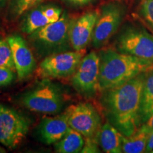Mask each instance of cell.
Here are the masks:
<instances>
[{
  "mask_svg": "<svg viewBox=\"0 0 153 153\" xmlns=\"http://www.w3.org/2000/svg\"><path fill=\"white\" fill-rule=\"evenodd\" d=\"M146 72L123 85L102 91L101 104L109 123L126 136L141 126V97Z\"/></svg>",
  "mask_w": 153,
  "mask_h": 153,
  "instance_id": "cell-1",
  "label": "cell"
},
{
  "mask_svg": "<svg viewBox=\"0 0 153 153\" xmlns=\"http://www.w3.org/2000/svg\"><path fill=\"white\" fill-rule=\"evenodd\" d=\"M99 56V87L101 91L123 85L153 68V61L112 49L103 50Z\"/></svg>",
  "mask_w": 153,
  "mask_h": 153,
  "instance_id": "cell-2",
  "label": "cell"
},
{
  "mask_svg": "<svg viewBox=\"0 0 153 153\" xmlns=\"http://www.w3.org/2000/svg\"><path fill=\"white\" fill-rule=\"evenodd\" d=\"M72 20L65 12L56 22L48 24L28 35V40L36 53L45 57L72 48L70 28Z\"/></svg>",
  "mask_w": 153,
  "mask_h": 153,
  "instance_id": "cell-3",
  "label": "cell"
},
{
  "mask_svg": "<svg viewBox=\"0 0 153 153\" xmlns=\"http://www.w3.org/2000/svg\"><path fill=\"white\" fill-rule=\"evenodd\" d=\"M21 101L32 111L53 114L62 110L65 98L60 86L45 79L24 94Z\"/></svg>",
  "mask_w": 153,
  "mask_h": 153,
  "instance_id": "cell-4",
  "label": "cell"
},
{
  "mask_svg": "<svg viewBox=\"0 0 153 153\" xmlns=\"http://www.w3.org/2000/svg\"><path fill=\"white\" fill-rule=\"evenodd\" d=\"M27 118L16 110L0 104V143L9 149L18 147L29 131Z\"/></svg>",
  "mask_w": 153,
  "mask_h": 153,
  "instance_id": "cell-5",
  "label": "cell"
},
{
  "mask_svg": "<svg viewBox=\"0 0 153 153\" xmlns=\"http://www.w3.org/2000/svg\"><path fill=\"white\" fill-rule=\"evenodd\" d=\"M125 15V7L117 2H111L101 8L94 29L91 43L95 48L107 44L119 28Z\"/></svg>",
  "mask_w": 153,
  "mask_h": 153,
  "instance_id": "cell-6",
  "label": "cell"
},
{
  "mask_svg": "<svg viewBox=\"0 0 153 153\" xmlns=\"http://www.w3.org/2000/svg\"><path fill=\"white\" fill-rule=\"evenodd\" d=\"M74 89L85 97H93L99 87V56L94 51L84 56L71 79Z\"/></svg>",
  "mask_w": 153,
  "mask_h": 153,
  "instance_id": "cell-7",
  "label": "cell"
},
{
  "mask_svg": "<svg viewBox=\"0 0 153 153\" xmlns=\"http://www.w3.org/2000/svg\"><path fill=\"white\" fill-rule=\"evenodd\" d=\"M64 114L70 128L85 137L97 135L101 127L100 115L90 103L81 102L72 105Z\"/></svg>",
  "mask_w": 153,
  "mask_h": 153,
  "instance_id": "cell-8",
  "label": "cell"
},
{
  "mask_svg": "<svg viewBox=\"0 0 153 153\" xmlns=\"http://www.w3.org/2000/svg\"><path fill=\"white\" fill-rule=\"evenodd\" d=\"M83 51H68L44 57L40 72L44 77L64 78L73 75L84 57Z\"/></svg>",
  "mask_w": 153,
  "mask_h": 153,
  "instance_id": "cell-9",
  "label": "cell"
},
{
  "mask_svg": "<svg viewBox=\"0 0 153 153\" xmlns=\"http://www.w3.org/2000/svg\"><path fill=\"white\" fill-rule=\"evenodd\" d=\"M120 53L153 61V36L143 29L128 28L117 41Z\"/></svg>",
  "mask_w": 153,
  "mask_h": 153,
  "instance_id": "cell-10",
  "label": "cell"
},
{
  "mask_svg": "<svg viewBox=\"0 0 153 153\" xmlns=\"http://www.w3.org/2000/svg\"><path fill=\"white\" fill-rule=\"evenodd\" d=\"M12 53L15 68L19 79H24L33 73L36 62L31 51L22 36H10L7 38Z\"/></svg>",
  "mask_w": 153,
  "mask_h": 153,
  "instance_id": "cell-11",
  "label": "cell"
},
{
  "mask_svg": "<svg viewBox=\"0 0 153 153\" xmlns=\"http://www.w3.org/2000/svg\"><path fill=\"white\" fill-rule=\"evenodd\" d=\"M99 13L89 11L72 21L70 28V39L74 51H83L91 41L94 29Z\"/></svg>",
  "mask_w": 153,
  "mask_h": 153,
  "instance_id": "cell-12",
  "label": "cell"
},
{
  "mask_svg": "<svg viewBox=\"0 0 153 153\" xmlns=\"http://www.w3.org/2000/svg\"><path fill=\"white\" fill-rule=\"evenodd\" d=\"M62 9L55 5H41L29 10L22 25L24 33H32L48 24L58 20L62 16Z\"/></svg>",
  "mask_w": 153,
  "mask_h": 153,
  "instance_id": "cell-13",
  "label": "cell"
},
{
  "mask_svg": "<svg viewBox=\"0 0 153 153\" xmlns=\"http://www.w3.org/2000/svg\"><path fill=\"white\" fill-rule=\"evenodd\" d=\"M69 128L66 116L63 114L56 117L43 118L38 126L37 135L42 143L52 145L60 140Z\"/></svg>",
  "mask_w": 153,
  "mask_h": 153,
  "instance_id": "cell-14",
  "label": "cell"
},
{
  "mask_svg": "<svg viewBox=\"0 0 153 153\" xmlns=\"http://www.w3.org/2000/svg\"><path fill=\"white\" fill-rule=\"evenodd\" d=\"M151 130L146 124L141 125L128 136H122V151L125 153L145 152Z\"/></svg>",
  "mask_w": 153,
  "mask_h": 153,
  "instance_id": "cell-15",
  "label": "cell"
},
{
  "mask_svg": "<svg viewBox=\"0 0 153 153\" xmlns=\"http://www.w3.org/2000/svg\"><path fill=\"white\" fill-rule=\"evenodd\" d=\"M122 136L118 130L109 122L104 124L98 133L99 143L104 152L120 153L122 151Z\"/></svg>",
  "mask_w": 153,
  "mask_h": 153,
  "instance_id": "cell-16",
  "label": "cell"
},
{
  "mask_svg": "<svg viewBox=\"0 0 153 153\" xmlns=\"http://www.w3.org/2000/svg\"><path fill=\"white\" fill-rule=\"evenodd\" d=\"M153 114V68L146 72L141 97L140 119L145 123Z\"/></svg>",
  "mask_w": 153,
  "mask_h": 153,
  "instance_id": "cell-17",
  "label": "cell"
},
{
  "mask_svg": "<svg viewBox=\"0 0 153 153\" xmlns=\"http://www.w3.org/2000/svg\"><path fill=\"white\" fill-rule=\"evenodd\" d=\"M85 145L83 135L75 130L68 129L65 136L60 140L55 143V150L59 153L81 152Z\"/></svg>",
  "mask_w": 153,
  "mask_h": 153,
  "instance_id": "cell-18",
  "label": "cell"
},
{
  "mask_svg": "<svg viewBox=\"0 0 153 153\" xmlns=\"http://www.w3.org/2000/svg\"><path fill=\"white\" fill-rule=\"evenodd\" d=\"M45 1L46 0H11V11L14 16H20Z\"/></svg>",
  "mask_w": 153,
  "mask_h": 153,
  "instance_id": "cell-19",
  "label": "cell"
},
{
  "mask_svg": "<svg viewBox=\"0 0 153 153\" xmlns=\"http://www.w3.org/2000/svg\"><path fill=\"white\" fill-rule=\"evenodd\" d=\"M0 67L11 69L16 72L12 53L7 40H0Z\"/></svg>",
  "mask_w": 153,
  "mask_h": 153,
  "instance_id": "cell-20",
  "label": "cell"
},
{
  "mask_svg": "<svg viewBox=\"0 0 153 153\" xmlns=\"http://www.w3.org/2000/svg\"><path fill=\"white\" fill-rule=\"evenodd\" d=\"M140 13L153 30V0H143Z\"/></svg>",
  "mask_w": 153,
  "mask_h": 153,
  "instance_id": "cell-21",
  "label": "cell"
},
{
  "mask_svg": "<svg viewBox=\"0 0 153 153\" xmlns=\"http://www.w3.org/2000/svg\"><path fill=\"white\" fill-rule=\"evenodd\" d=\"M15 71L7 68L0 67V87L7 86L14 81Z\"/></svg>",
  "mask_w": 153,
  "mask_h": 153,
  "instance_id": "cell-22",
  "label": "cell"
},
{
  "mask_svg": "<svg viewBox=\"0 0 153 153\" xmlns=\"http://www.w3.org/2000/svg\"><path fill=\"white\" fill-rule=\"evenodd\" d=\"M98 134L91 137H86L81 152H99Z\"/></svg>",
  "mask_w": 153,
  "mask_h": 153,
  "instance_id": "cell-23",
  "label": "cell"
},
{
  "mask_svg": "<svg viewBox=\"0 0 153 153\" xmlns=\"http://www.w3.org/2000/svg\"><path fill=\"white\" fill-rule=\"evenodd\" d=\"M65 1L72 5L82 7V6L88 5L89 4L93 3L96 0H65Z\"/></svg>",
  "mask_w": 153,
  "mask_h": 153,
  "instance_id": "cell-24",
  "label": "cell"
},
{
  "mask_svg": "<svg viewBox=\"0 0 153 153\" xmlns=\"http://www.w3.org/2000/svg\"><path fill=\"white\" fill-rule=\"evenodd\" d=\"M153 151V130L151 131L150 136H149L148 144H147L145 152H152Z\"/></svg>",
  "mask_w": 153,
  "mask_h": 153,
  "instance_id": "cell-25",
  "label": "cell"
},
{
  "mask_svg": "<svg viewBox=\"0 0 153 153\" xmlns=\"http://www.w3.org/2000/svg\"><path fill=\"white\" fill-rule=\"evenodd\" d=\"M145 124H146V125L148 126V127L150 128L152 131V130H153V114H152V116H150V118H149V119L147 120V122L145 123Z\"/></svg>",
  "mask_w": 153,
  "mask_h": 153,
  "instance_id": "cell-26",
  "label": "cell"
},
{
  "mask_svg": "<svg viewBox=\"0 0 153 153\" xmlns=\"http://www.w3.org/2000/svg\"><path fill=\"white\" fill-rule=\"evenodd\" d=\"M5 1H6V0H0V8L3 7Z\"/></svg>",
  "mask_w": 153,
  "mask_h": 153,
  "instance_id": "cell-27",
  "label": "cell"
},
{
  "mask_svg": "<svg viewBox=\"0 0 153 153\" xmlns=\"http://www.w3.org/2000/svg\"><path fill=\"white\" fill-rule=\"evenodd\" d=\"M5 152H6L5 149L1 148V147H0V153H5Z\"/></svg>",
  "mask_w": 153,
  "mask_h": 153,
  "instance_id": "cell-28",
  "label": "cell"
},
{
  "mask_svg": "<svg viewBox=\"0 0 153 153\" xmlns=\"http://www.w3.org/2000/svg\"><path fill=\"white\" fill-rule=\"evenodd\" d=\"M152 153H153V151H152Z\"/></svg>",
  "mask_w": 153,
  "mask_h": 153,
  "instance_id": "cell-29",
  "label": "cell"
}]
</instances>
